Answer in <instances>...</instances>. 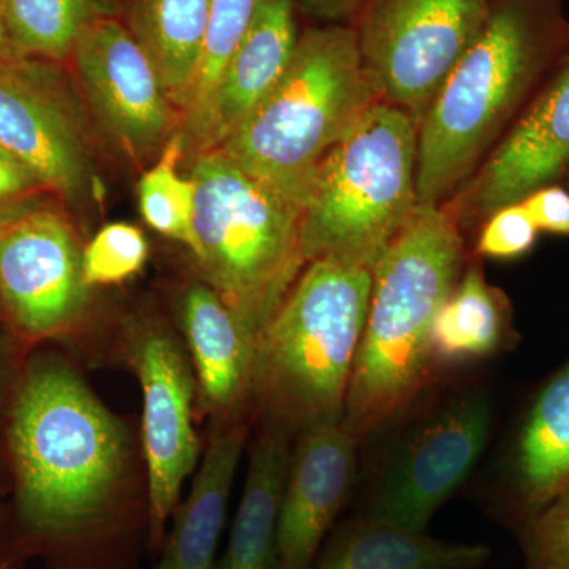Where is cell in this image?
<instances>
[{"instance_id":"277c9868","label":"cell","mask_w":569,"mask_h":569,"mask_svg":"<svg viewBox=\"0 0 569 569\" xmlns=\"http://www.w3.org/2000/svg\"><path fill=\"white\" fill-rule=\"evenodd\" d=\"M378 100L358 32L310 29L279 81L219 149L302 211L325 157Z\"/></svg>"},{"instance_id":"d4e9b609","label":"cell","mask_w":569,"mask_h":569,"mask_svg":"<svg viewBox=\"0 0 569 569\" xmlns=\"http://www.w3.org/2000/svg\"><path fill=\"white\" fill-rule=\"evenodd\" d=\"M187 149L186 134L176 130L159 159L138 182V203L144 222L157 233L192 252L194 246V182L178 173Z\"/></svg>"},{"instance_id":"3957f363","label":"cell","mask_w":569,"mask_h":569,"mask_svg":"<svg viewBox=\"0 0 569 569\" xmlns=\"http://www.w3.org/2000/svg\"><path fill=\"white\" fill-rule=\"evenodd\" d=\"M370 291V269L332 260L306 264L258 337L254 425L282 427L296 438L342 419Z\"/></svg>"},{"instance_id":"2e32d148","label":"cell","mask_w":569,"mask_h":569,"mask_svg":"<svg viewBox=\"0 0 569 569\" xmlns=\"http://www.w3.org/2000/svg\"><path fill=\"white\" fill-rule=\"evenodd\" d=\"M176 329L197 378V415L209 425L253 422L252 389L257 337L244 321L194 274L173 298Z\"/></svg>"},{"instance_id":"5b68a950","label":"cell","mask_w":569,"mask_h":569,"mask_svg":"<svg viewBox=\"0 0 569 569\" xmlns=\"http://www.w3.org/2000/svg\"><path fill=\"white\" fill-rule=\"evenodd\" d=\"M192 249L204 280L260 337L305 271L302 211L219 148L198 152Z\"/></svg>"},{"instance_id":"30bf717a","label":"cell","mask_w":569,"mask_h":569,"mask_svg":"<svg viewBox=\"0 0 569 569\" xmlns=\"http://www.w3.org/2000/svg\"><path fill=\"white\" fill-rule=\"evenodd\" d=\"M489 13L488 0H372L358 41L378 99L419 127Z\"/></svg>"},{"instance_id":"4fadbf2b","label":"cell","mask_w":569,"mask_h":569,"mask_svg":"<svg viewBox=\"0 0 569 569\" xmlns=\"http://www.w3.org/2000/svg\"><path fill=\"white\" fill-rule=\"evenodd\" d=\"M0 148L59 197L77 201L92 192L96 178L80 118L29 58L0 63Z\"/></svg>"},{"instance_id":"f1b7e54d","label":"cell","mask_w":569,"mask_h":569,"mask_svg":"<svg viewBox=\"0 0 569 569\" xmlns=\"http://www.w3.org/2000/svg\"><path fill=\"white\" fill-rule=\"evenodd\" d=\"M539 230L522 203L505 206L489 216L479 236L478 253L496 260H516L537 244Z\"/></svg>"},{"instance_id":"44dd1931","label":"cell","mask_w":569,"mask_h":569,"mask_svg":"<svg viewBox=\"0 0 569 569\" xmlns=\"http://www.w3.org/2000/svg\"><path fill=\"white\" fill-rule=\"evenodd\" d=\"M253 429L244 492L227 549L213 569H277L280 498L295 438L268 422Z\"/></svg>"},{"instance_id":"484cf974","label":"cell","mask_w":569,"mask_h":569,"mask_svg":"<svg viewBox=\"0 0 569 569\" xmlns=\"http://www.w3.org/2000/svg\"><path fill=\"white\" fill-rule=\"evenodd\" d=\"M257 3L258 0H211L200 70L192 99L181 118V130L186 134L187 146L192 144L194 151L203 137L224 67L244 36Z\"/></svg>"},{"instance_id":"e0dca14e","label":"cell","mask_w":569,"mask_h":569,"mask_svg":"<svg viewBox=\"0 0 569 569\" xmlns=\"http://www.w3.org/2000/svg\"><path fill=\"white\" fill-rule=\"evenodd\" d=\"M569 173V67L498 146L463 198L467 216L489 217Z\"/></svg>"},{"instance_id":"8992f818","label":"cell","mask_w":569,"mask_h":569,"mask_svg":"<svg viewBox=\"0 0 569 569\" xmlns=\"http://www.w3.org/2000/svg\"><path fill=\"white\" fill-rule=\"evenodd\" d=\"M418 126L373 103L325 157L302 208L306 263L332 260L372 271L418 209Z\"/></svg>"},{"instance_id":"4dcf8cb0","label":"cell","mask_w":569,"mask_h":569,"mask_svg":"<svg viewBox=\"0 0 569 569\" xmlns=\"http://www.w3.org/2000/svg\"><path fill=\"white\" fill-rule=\"evenodd\" d=\"M526 206L539 231L569 234V193L560 187L549 186L520 201Z\"/></svg>"},{"instance_id":"9a60e30c","label":"cell","mask_w":569,"mask_h":569,"mask_svg":"<svg viewBox=\"0 0 569 569\" xmlns=\"http://www.w3.org/2000/svg\"><path fill=\"white\" fill-rule=\"evenodd\" d=\"M569 486V359L538 389L493 468L486 507L519 531Z\"/></svg>"},{"instance_id":"1f68e13d","label":"cell","mask_w":569,"mask_h":569,"mask_svg":"<svg viewBox=\"0 0 569 569\" xmlns=\"http://www.w3.org/2000/svg\"><path fill=\"white\" fill-rule=\"evenodd\" d=\"M298 2L312 17L336 20L353 11L362 0H298Z\"/></svg>"},{"instance_id":"4316f807","label":"cell","mask_w":569,"mask_h":569,"mask_svg":"<svg viewBox=\"0 0 569 569\" xmlns=\"http://www.w3.org/2000/svg\"><path fill=\"white\" fill-rule=\"evenodd\" d=\"M148 258L149 242L140 228L108 223L82 249V279L92 290L121 284L140 274Z\"/></svg>"},{"instance_id":"cb8c5ba5","label":"cell","mask_w":569,"mask_h":569,"mask_svg":"<svg viewBox=\"0 0 569 569\" xmlns=\"http://www.w3.org/2000/svg\"><path fill=\"white\" fill-rule=\"evenodd\" d=\"M11 40L22 58L63 61L92 21L96 0H3Z\"/></svg>"},{"instance_id":"d6a6232c","label":"cell","mask_w":569,"mask_h":569,"mask_svg":"<svg viewBox=\"0 0 569 569\" xmlns=\"http://www.w3.org/2000/svg\"><path fill=\"white\" fill-rule=\"evenodd\" d=\"M21 59L26 58H22L11 40L6 20V6H3V0H0V63L17 62Z\"/></svg>"},{"instance_id":"f546056e","label":"cell","mask_w":569,"mask_h":569,"mask_svg":"<svg viewBox=\"0 0 569 569\" xmlns=\"http://www.w3.org/2000/svg\"><path fill=\"white\" fill-rule=\"evenodd\" d=\"M47 187L17 157L0 148V222L39 203Z\"/></svg>"},{"instance_id":"7a4b0ae2","label":"cell","mask_w":569,"mask_h":569,"mask_svg":"<svg viewBox=\"0 0 569 569\" xmlns=\"http://www.w3.org/2000/svg\"><path fill=\"white\" fill-rule=\"evenodd\" d=\"M456 219L418 206L372 269V291L342 422L361 443L437 383L430 335L438 309L462 276Z\"/></svg>"},{"instance_id":"ac0fdd59","label":"cell","mask_w":569,"mask_h":569,"mask_svg":"<svg viewBox=\"0 0 569 569\" xmlns=\"http://www.w3.org/2000/svg\"><path fill=\"white\" fill-rule=\"evenodd\" d=\"M298 0H258L213 96L197 153L219 148L282 77L293 58Z\"/></svg>"},{"instance_id":"836d02e7","label":"cell","mask_w":569,"mask_h":569,"mask_svg":"<svg viewBox=\"0 0 569 569\" xmlns=\"http://www.w3.org/2000/svg\"><path fill=\"white\" fill-rule=\"evenodd\" d=\"M96 3L104 17H114L121 7V0H96Z\"/></svg>"},{"instance_id":"8fae6325","label":"cell","mask_w":569,"mask_h":569,"mask_svg":"<svg viewBox=\"0 0 569 569\" xmlns=\"http://www.w3.org/2000/svg\"><path fill=\"white\" fill-rule=\"evenodd\" d=\"M82 249L70 220L44 204L0 222V301L22 336L74 335L86 325L93 290Z\"/></svg>"},{"instance_id":"ba28073f","label":"cell","mask_w":569,"mask_h":569,"mask_svg":"<svg viewBox=\"0 0 569 569\" xmlns=\"http://www.w3.org/2000/svg\"><path fill=\"white\" fill-rule=\"evenodd\" d=\"M436 385L383 426L395 432L355 515L425 531L473 473L492 426L489 395L479 383Z\"/></svg>"},{"instance_id":"7402d4cb","label":"cell","mask_w":569,"mask_h":569,"mask_svg":"<svg viewBox=\"0 0 569 569\" xmlns=\"http://www.w3.org/2000/svg\"><path fill=\"white\" fill-rule=\"evenodd\" d=\"M511 342L507 301L490 287L481 269L462 272L438 309L430 335L433 372L477 365L500 355Z\"/></svg>"},{"instance_id":"9c48e42d","label":"cell","mask_w":569,"mask_h":569,"mask_svg":"<svg viewBox=\"0 0 569 569\" xmlns=\"http://www.w3.org/2000/svg\"><path fill=\"white\" fill-rule=\"evenodd\" d=\"M116 358L137 373L142 392L141 448L149 490L148 553L159 557L186 479L200 466L194 429L197 378L181 335L167 318L141 310L122 318Z\"/></svg>"},{"instance_id":"d6986e66","label":"cell","mask_w":569,"mask_h":569,"mask_svg":"<svg viewBox=\"0 0 569 569\" xmlns=\"http://www.w3.org/2000/svg\"><path fill=\"white\" fill-rule=\"evenodd\" d=\"M253 422L209 425L189 496L171 515L162 550L149 569H213L227 520L228 500Z\"/></svg>"},{"instance_id":"e575fe53","label":"cell","mask_w":569,"mask_h":569,"mask_svg":"<svg viewBox=\"0 0 569 569\" xmlns=\"http://www.w3.org/2000/svg\"><path fill=\"white\" fill-rule=\"evenodd\" d=\"M0 569H6V568H0Z\"/></svg>"},{"instance_id":"5bb4252c","label":"cell","mask_w":569,"mask_h":569,"mask_svg":"<svg viewBox=\"0 0 569 569\" xmlns=\"http://www.w3.org/2000/svg\"><path fill=\"white\" fill-rule=\"evenodd\" d=\"M358 440L339 421L299 433L280 498L277 569H310L336 520L353 497L359 471Z\"/></svg>"},{"instance_id":"7c38bea8","label":"cell","mask_w":569,"mask_h":569,"mask_svg":"<svg viewBox=\"0 0 569 569\" xmlns=\"http://www.w3.org/2000/svg\"><path fill=\"white\" fill-rule=\"evenodd\" d=\"M86 102L100 129L133 160L160 153L181 116L144 48L114 17H100L71 51Z\"/></svg>"},{"instance_id":"ffe728a7","label":"cell","mask_w":569,"mask_h":569,"mask_svg":"<svg viewBox=\"0 0 569 569\" xmlns=\"http://www.w3.org/2000/svg\"><path fill=\"white\" fill-rule=\"evenodd\" d=\"M486 545L443 541L426 530L353 515L337 523L310 569H482Z\"/></svg>"},{"instance_id":"52a82bcc","label":"cell","mask_w":569,"mask_h":569,"mask_svg":"<svg viewBox=\"0 0 569 569\" xmlns=\"http://www.w3.org/2000/svg\"><path fill=\"white\" fill-rule=\"evenodd\" d=\"M542 54L541 28L526 3L490 10L419 123V206H440L466 178L530 88Z\"/></svg>"},{"instance_id":"83f0119b","label":"cell","mask_w":569,"mask_h":569,"mask_svg":"<svg viewBox=\"0 0 569 569\" xmlns=\"http://www.w3.org/2000/svg\"><path fill=\"white\" fill-rule=\"evenodd\" d=\"M518 533L526 569H569V486Z\"/></svg>"},{"instance_id":"603a6c76","label":"cell","mask_w":569,"mask_h":569,"mask_svg":"<svg viewBox=\"0 0 569 569\" xmlns=\"http://www.w3.org/2000/svg\"><path fill=\"white\" fill-rule=\"evenodd\" d=\"M211 0H130L127 29L144 48L182 118L200 70Z\"/></svg>"},{"instance_id":"6da1fadb","label":"cell","mask_w":569,"mask_h":569,"mask_svg":"<svg viewBox=\"0 0 569 569\" xmlns=\"http://www.w3.org/2000/svg\"><path fill=\"white\" fill-rule=\"evenodd\" d=\"M18 519L51 569H142L149 490L141 438L62 359L33 362L9 426Z\"/></svg>"}]
</instances>
